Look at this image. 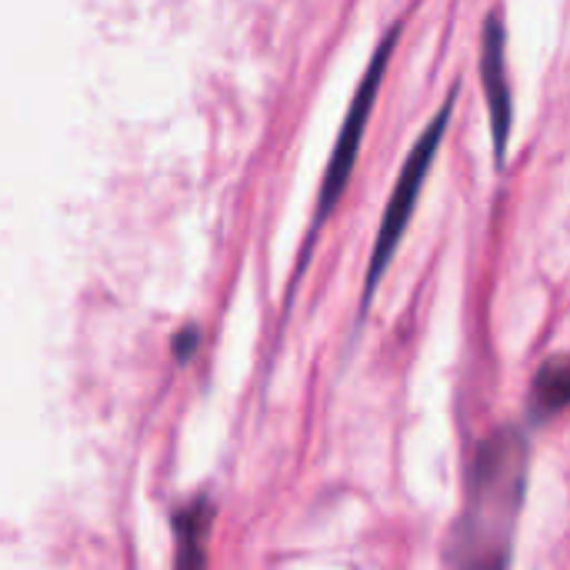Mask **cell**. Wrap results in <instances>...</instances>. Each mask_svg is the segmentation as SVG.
Instances as JSON below:
<instances>
[{"mask_svg":"<svg viewBox=\"0 0 570 570\" xmlns=\"http://www.w3.org/2000/svg\"><path fill=\"white\" fill-rule=\"evenodd\" d=\"M531 471V441L521 428H501L478 444L464 484V511L451 528L444 561L458 568L511 561L518 518Z\"/></svg>","mask_w":570,"mask_h":570,"instance_id":"1","label":"cell"},{"mask_svg":"<svg viewBox=\"0 0 570 570\" xmlns=\"http://www.w3.org/2000/svg\"><path fill=\"white\" fill-rule=\"evenodd\" d=\"M481 83L488 94L494 157H498V167H504L511 127H514V97H511V80H508V30L498 10L488 13L484 30H481Z\"/></svg>","mask_w":570,"mask_h":570,"instance_id":"4","label":"cell"},{"mask_svg":"<svg viewBox=\"0 0 570 570\" xmlns=\"http://www.w3.org/2000/svg\"><path fill=\"white\" fill-rule=\"evenodd\" d=\"M570 407V357H554L548 361L534 381H531V401H528V414L534 424H544L551 417H558L561 411Z\"/></svg>","mask_w":570,"mask_h":570,"instance_id":"6","label":"cell"},{"mask_svg":"<svg viewBox=\"0 0 570 570\" xmlns=\"http://www.w3.org/2000/svg\"><path fill=\"white\" fill-rule=\"evenodd\" d=\"M197 344H200V331H197V327H184V331L174 337V357H177L180 364L190 361L194 351H197Z\"/></svg>","mask_w":570,"mask_h":570,"instance_id":"7","label":"cell"},{"mask_svg":"<svg viewBox=\"0 0 570 570\" xmlns=\"http://www.w3.org/2000/svg\"><path fill=\"white\" fill-rule=\"evenodd\" d=\"M174 541H177V568H200L207 561L204 544L214 524V504L210 498H197L187 508L174 511Z\"/></svg>","mask_w":570,"mask_h":570,"instance_id":"5","label":"cell"},{"mask_svg":"<svg viewBox=\"0 0 570 570\" xmlns=\"http://www.w3.org/2000/svg\"><path fill=\"white\" fill-rule=\"evenodd\" d=\"M397 33H401V23H394L384 40L377 43L354 97H351V107H347V117L341 124V134L334 140V150H331V160H327V170H324V180H321V194H317V210L311 217V230H307V240H304V250H301V261H297V271H294V281H291V291L297 287V277L304 274L311 254H314V240L317 234L324 230L327 217L334 214V207L341 204L347 184H351V174H354V164H357V154H361V140H364V130H367V120L374 114V100H377V90L384 83V73H387V60L394 53V43H397Z\"/></svg>","mask_w":570,"mask_h":570,"instance_id":"3","label":"cell"},{"mask_svg":"<svg viewBox=\"0 0 570 570\" xmlns=\"http://www.w3.org/2000/svg\"><path fill=\"white\" fill-rule=\"evenodd\" d=\"M458 90L461 83L451 87V94L444 97L441 110L431 117V124L424 127V134L417 137V144L411 147L401 174H397V184L391 190V200L384 207V217H381V227H377V237H374V247H371V264H367V274H364V294H361V317L371 311L374 304V294L407 234V224L417 210V197H421V187L428 184V174L438 160V150H441V140L448 134V124H451V114H454V104H458Z\"/></svg>","mask_w":570,"mask_h":570,"instance_id":"2","label":"cell"}]
</instances>
